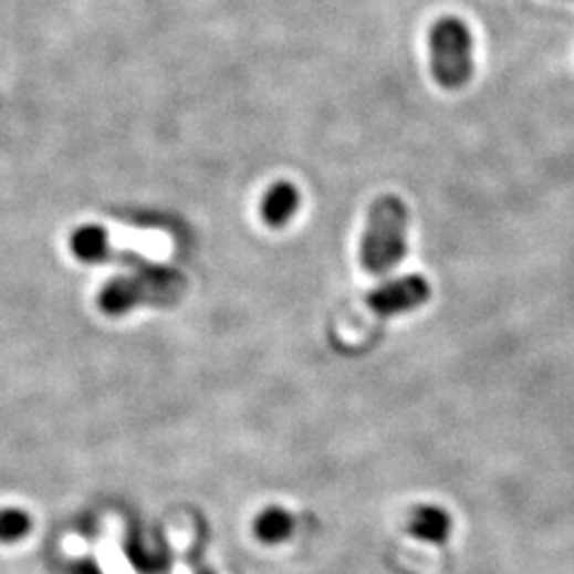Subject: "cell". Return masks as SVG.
Listing matches in <instances>:
<instances>
[{"instance_id": "6da1fadb", "label": "cell", "mask_w": 574, "mask_h": 574, "mask_svg": "<svg viewBox=\"0 0 574 574\" xmlns=\"http://www.w3.org/2000/svg\"><path fill=\"white\" fill-rule=\"evenodd\" d=\"M409 209L396 194H383L368 211L359 243L362 269L373 276L392 273L407 255Z\"/></svg>"}, {"instance_id": "7a4b0ae2", "label": "cell", "mask_w": 574, "mask_h": 574, "mask_svg": "<svg viewBox=\"0 0 574 574\" xmlns=\"http://www.w3.org/2000/svg\"><path fill=\"white\" fill-rule=\"evenodd\" d=\"M430 71L445 90H460L472 77V34L465 20L447 15L430 28Z\"/></svg>"}, {"instance_id": "3957f363", "label": "cell", "mask_w": 574, "mask_h": 574, "mask_svg": "<svg viewBox=\"0 0 574 574\" xmlns=\"http://www.w3.org/2000/svg\"><path fill=\"white\" fill-rule=\"evenodd\" d=\"M430 296H432V288L428 279H424L421 274H407L382 283L377 290L368 294L366 302L377 315L392 317L424 306L430 301Z\"/></svg>"}, {"instance_id": "277c9868", "label": "cell", "mask_w": 574, "mask_h": 574, "mask_svg": "<svg viewBox=\"0 0 574 574\" xmlns=\"http://www.w3.org/2000/svg\"><path fill=\"white\" fill-rule=\"evenodd\" d=\"M301 207V191L290 181H276L262 198V219L271 228H283Z\"/></svg>"}, {"instance_id": "5b68a950", "label": "cell", "mask_w": 574, "mask_h": 574, "mask_svg": "<svg viewBox=\"0 0 574 574\" xmlns=\"http://www.w3.org/2000/svg\"><path fill=\"white\" fill-rule=\"evenodd\" d=\"M410 532L424 541V543H435L440 545L449 539L453 521L449 518V513L440 507L428 504V507H419L413 518H410Z\"/></svg>"}, {"instance_id": "8992f818", "label": "cell", "mask_w": 574, "mask_h": 574, "mask_svg": "<svg viewBox=\"0 0 574 574\" xmlns=\"http://www.w3.org/2000/svg\"><path fill=\"white\" fill-rule=\"evenodd\" d=\"M296 521L285 509H267L258 521H255V534L267 545H279L285 543L294 534Z\"/></svg>"}, {"instance_id": "52a82bcc", "label": "cell", "mask_w": 574, "mask_h": 574, "mask_svg": "<svg viewBox=\"0 0 574 574\" xmlns=\"http://www.w3.org/2000/svg\"><path fill=\"white\" fill-rule=\"evenodd\" d=\"M28 530H30V518L24 511H18V509L0 511V541L2 543L22 539Z\"/></svg>"}]
</instances>
